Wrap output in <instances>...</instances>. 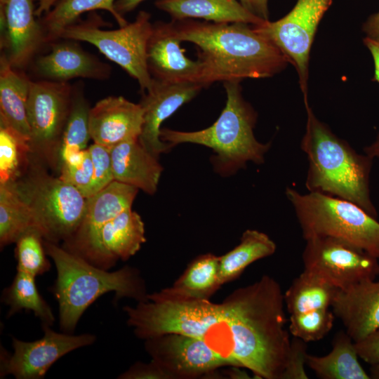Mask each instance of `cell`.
Instances as JSON below:
<instances>
[{
    "instance_id": "d4e9b609",
    "label": "cell",
    "mask_w": 379,
    "mask_h": 379,
    "mask_svg": "<svg viewBox=\"0 0 379 379\" xmlns=\"http://www.w3.org/2000/svg\"><path fill=\"white\" fill-rule=\"evenodd\" d=\"M219 257L207 253L194 258L182 275L168 288L148 296L170 300L209 299L221 286Z\"/></svg>"
},
{
    "instance_id": "f35d334b",
    "label": "cell",
    "mask_w": 379,
    "mask_h": 379,
    "mask_svg": "<svg viewBox=\"0 0 379 379\" xmlns=\"http://www.w3.org/2000/svg\"><path fill=\"white\" fill-rule=\"evenodd\" d=\"M358 356L371 366L379 364V328L355 342Z\"/></svg>"
},
{
    "instance_id": "74e56055",
    "label": "cell",
    "mask_w": 379,
    "mask_h": 379,
    "mask_svg": "<svg viewBox=\"0 0 379 379\" xmlns=\"http://www.w3.org/2000/svg\"><path fill=\"white\" fill-rule=\"evenodd\" d=\"M307 350L306 342L293 336L287 363L281 379H307L309 378L305 368L308 354Z\"/></svg>"
},
{
    "instance_id": "ffe728a7",
    "label": "cell",
    "mask_w": 379,
    "mask_h": 379,
    "mask_svg": "<svg viewBox=\"0 0 379 379\" xmlns=\"http://www.w3.org/2000/svg\"><path fill=\"white\" fill-rule=\"evenodd\" d=\"M331 309L352 340H361L379 328V281L366 280L338 290Z\"/></svg>"
},
{
    "instance_id": "277c9868",
    "label": "cell",
    "mask_w": 379,
    "mask_h": 379,
    "mask_svg": "<svg viewBox=\"0 0 379 379\" xmlns=\"http://www.w3.org/2000/svg\"><path fill=\"white\" fill-rule=\"evenodd\" d=\"M47 255L54 262L57 278L51 292L58 302L61 331L73 333L86 310L102 295L113 292L114 300L124 298L147 300L146 286L136 268L124 266L109 272L98 267L58 244L44 239Z\"/></svg>"
},
{
    "instance_id": "7c38bea8",
    "label": "cell",
    "mask_w": 379,
    "mask_h": 379,
    "mask_svg": "<svg viewBox=\"0 0 379 379\" xmlns=\"http://www.w3.org/2000/svg\"><path fill=\"white\" fill-rule=\"evenodd\" d=\"M44 336L34 341L12 338L13 352L4 349L1 353V378L12 375L17 379L43 378L50 367L64 355L91 345L96 336L91 333L73 335L58 333L48 325H41Z\"/></svg>"
},
{
    "instance_id": "cb8c5ba5",
    "label": "cell",
    "mask_w": 379,
    "mask_h": 379,
    "mask_svg": "<svg viewBox=\"0 0 379 379\" xmlns=\"http://www.w3.org/2000/svg\"><path fill=\"white\" fill-rule=\"evenodd\" d=\"M31 80L13 67L4 52L0 58V123L29 140L27 106Z\"/></svg>"
},
{
    "instance_id": "484cf974",
    "label": "cell",
    "mask_w": 379,
    "mask_h": 379,
    "mask_svg": "<svg viewBox=\"0 0 379 379\" xmlns=\"http://www.w3.org/2000/svg\"><path fill=\"white\" fill-rule=\"evenodd\" d=\"M355 342L345 331H338L332 350L325 356L307 354L306 365L321 379H369L359 361Z\"/></svg>"
},
{
    "instance_id": "30bf717a",
    "label": "cell",
    "mask_w": 379,
    "mask_h": 379,
    "mask_svg": "<svg viewBox=\"0 0 379 379\" xmlns=\"http://www.w3.org/2000/svg\"><path fill=\"white\" fill-rule=\"evenodd\" d=\"M332 0H297L285 16L274 22L265 20L253 25L295 68L305 104L308 103L310 50L321 20Z\"/></svg>"
},
{
    "instance_id": "4fadbf2b",
    "label": "cell",
    "mask_w": 379,
    "mask_h": 379,
    "mask_svg": "<svg viewBox=\"0 0 379 379\" xmlns=\"http://www.w3.org/2000/svg\"><path fill=\"white\" fill-rule=\"evenodd\" d=\"M138 190L134 186L114 180L88 198L78 230L69 240L63 242L62 247L103 269L99 246L100 232L107 222L131 208Z\"/></svg>"
},
{
    "instance_id": "9c48e42d",
    "label": "cell",
    "mask_w": 379,
    "mask_h": 379,
    "mask_svg": "<svg viewBox=\"0 0 379 379\" xmlns=\"http://www.w3.org/2000/svg\"><path fill=\"white\" fill-rule=\"evenodd\" d=\"M74 91L69 82H30L27 115L31 154L53 169L58 168V147L72 110Z\"/></svg>"
},
{
    "instance_id": "ac0fdd59",
    "label": "cell",
    "mask_w": 379,
    "mask_h": 379,
    "mask_svg": "<svg viewBox=\"0 0 379 379\" xmlns=\"http://www.w3.org/2000/svg\"><path fill=\"white\" fill-rule=\"evenodd\" d=\"M143 109L140 104L122 96H108L90 109L88 124L91 139L109 148L141 134Z\"/></svg>"
},
{
    "instance_id": "836d02e7",
    "label": "cell",
    "mask_w": 379,
    "mask_h": 379,
    "mask_svg": "<svg viewBox=\"0 0 379 379\" xmlns=\"http://www.w3.org/2000/svg\"><path fill=\"white\" fill-rule=\"evenodd\" d=\"M15 243V256L17 260V271L36 277L50 270L51 262L46 258L44 238L37 230H29Z\"/></svg>"
},
{
    "instance_id": "ab89813d",
    "label": "cell",
    "mask_w": 379,
    "mask_h": 379,
    "mask_svg": "<svg viewBox=\"0 0 379 379\" xmlns=\"http://www.w3.org/2000/svg\"><path fill=\"white\" fill-rule=\"evenodd\" d=\"M120 379H168V376L153 361L149 364L137 362L117 377Z\"/></svg>"
},
{
    "instance_id": "52a82bcc",
    "label": "cell",
    "mask_w": 379,
    "mask_h": 379,
    "mask_svg": "<svg viewBox=\"0 0 379 379\" xmlns=\"http://www.w3.org/2000/svg\"><path fill=\"white\" fill-rule=\"evenodd\" d=\"M13 183L44 240L58 244L74 234L87 200L75 187L48 174L32 155L27 169Z\"/></svg>"
},
{
    "instance_id": "e575fe53",
    "label": "cell",
    "mask_w": 379,
    "mask_h": 379,
    "mask_svg": "<svg viewBox=\"0 0 379 379\" xmlns=\"http://www.w3.org/2000/svg\"><path fill=\"white\" fill-rule=\"evenodd\" d=\"M335 317L332 309L291 314L288 318V331L292 336L307 343L318 341L331 331Z\"/></svg>"
},
{
    "instance_id": "7a4b0ae2",
    "label": "cell",
    "mask_w": 379,
    "mask_h": 379,
    "mask_svg": "<svg viewBox=\"0 0 379 379\" xmlns=\"http://www.w3.org/2000/svg\"><path fill=\"white\" fill-rule=\"evenodd\" d=\"M177 37L196 45L201 64L200 84L241 81L274 76L289 62L253 25L218 23L192 19L173 20Z\"/></svg>"
},
{
    "instance_id": "d590c367",
    "label": "cell",
    "mask_w": 379,
    "mask_h": 379,
    "mask_svg": "<svg viewBox=\"0 0 379 379\" xmlns=\"http://www.w3.org/2000/svg\"><path fill=\"white\" fill-rule=\"evenodd\" d=\"M59 178L75 187L88 199L93 179V165L88 149L73 154L60 165Z\"/></svg>"
},
{
    "instance_id": "d6986e66",
    "label": "cell",
    "mask_w": 379,
    "mask_h": 379,
    "mask_svg": "<svg viewBox=\"0 0 379 379\" xmlns=\"http://www.w3.org/2000/svg\"><path fill=\"white\" fill-rule=\"evenodd\" d=\"M63 39L51 44V51L36 58L34 69L43 79L68 82L75 78L105 80L111 67L84 51L77 41Z\"/></svg>"
},
{
    "instance_id": "7dc6e473",
    "label": "cell",
    "mask_w": 379,
    "mask_h": 379,
    "mask_svg": "<svg viewBox=\"0 0 379 379\" xmlns=\"http://www.w3.org/2000/svg\"><path fill=\"white\" fill-rule=\"evenodd\" d=\"M370 371H371V375H370L371 378H372L379 379V364L371 366Z\"/></svg>"
},
{
    "instance_id": "83f0119b",
    "label": "cell",
    "mask_w": 379,
    "mask_h": 379,
    "mask_svg": "<svg viewBox=\"0 0 379 379\" xmlns=\"http://www.w3.org/2000/svg\"><path fill=\"white\" fill-rule=\"evenodd\" d=\"M338 290L323 279L303 270L284 293L285 306L289 315L331 309Z\"/></svg>"
},
{
    "instance_id": "8d00e7d4",
    "label": "cell",
    "mask_w": 379,
    "mask_h": 379,
    "mask_svg": "<svg viewBox=\"0 0 379 379\" xmlns=\"http://www.w3.org/2000/svg\"><path fill=\"white\" fill-rule=\"evenodd\" d=\"M87 149L92 159L94 171L89 194V197H91L102 190L114 179L110 148L93 142Z\"/></svg>"
},
{
    "instance_id": "ee69618b",
    "label": "cell",
    "mask_w": 379,
    "mask_h": 379,
    "mask_svg": "<svg viewBox=\"0 0 379 379\" xmlns=\"http://www.w3.org/2000/svg\"><path fill=\"white\" fill-rule=\"evenodd\" d=\"M145 0H116L114 7L119 14H124L133 11L140 3Z\"/></svg>"
},
{
    "instance_id": "7bdbcfd3",
    "label": "cell",
    "mask_w": 379,
    "mask_h": 379,
    "mask_svg": "<svg viewBox=\"0 0 379 379\" xmlns=\"http://www.w3.org/2000/svg\"><path fill=\"white\" fill-rule=\"evenodd\" d=\"M364 44L370 51L374 62V77L373 80L379 84V42L364 37Z\"/></svg>"
},
{
    "instance_id": "3957f363",
    "label": "cell",
    "mask_w": 379,
    "mask_h": 379,
    "mask_svg": "<svg viewBox=\"0 0 379 379\" xmlns=\"http://www.w3.org/2000/svg\"><path fill=\"white\" fill-rule=\"evenodd\" d=\"M305 106L307 121L300 146L308 161L306 188L350 201L377 218L370 192L373 159L357 152L315 116L308 103Z\"/></svg>"
},
{
    "instance_id": "9a60e30c",
    "label": "cell",
    "mask_w": 379,
    "mask_h": 379,
    "mask_svg": "<svg viewBox=\"0 0 379 379\" xmlns=\"http://www.w3.org/2000/svg\"><path fill=\"white\" fill-rule=\"evenodd\" d=\"M204 88L199 83H168L152 78L149 88L142 92L143 125L139 140L152 154L159 157L171 147L160 138L161 124L180 107Z\"/></svg>"
},
{
    "instance_id": "1f68e13d",
    "label": "cell",
    "mask_w": 379,
    "mask_h": 379,
    "mask_svg": "<svg viewBox=\"0 0 379 379\" xmlns=\"http://www.w3.org/2000/svg\"><path fill=\"white\" fill-rule=\"evenodd\" d=\"M90 109L82 88L75 86L72 110L58 147V168L65 159L87 149L88 142L91 139L88 124Z\"/></svg>"
},
{
    "instance_id": "5b68a950",
    "label": "cell",
    "mask_w": 379,
    "mask_h": 379,
    "mask_svg": "<svg viewBox=\"0 0 379 379\" xmlns=\"http://www.w3.org/2000/svg\"><path fill=\"white\" fill-rule=\"evenodd\" d=\"M226 105L218 119L209 127L197 131H180L163 128L160 138L172 147L181 143H193L213 150L212 164L223 176L246 167L248 161L264 162L270 143H262L255 137L253 129L257 113L241 93L240 81H224Z\"/></svg>"
},
{
    "instance_id": "f6af8a7d",
    "label": "cell",
    "mask_w": 379,
    "mask_h": 379,
    "mask_svg": "<svg viewBox=\"0 0 379 379\" xmlns=\"http://www.w3.org/2000/svg\"><path fill=\"white\" fill-rule=\"evenodd\" d=\"M57 0H37L38 5L35 9L36 17H41L48 11L54 5Z\"/></svg>"
},
{
    "instance_id": "8fae6325",
    "label": "cell",
    "mask_w": 379,
    "mask_h": 379,
    "mask_svg": "<svg viewBox=\"0 0 379 379\" xmlns=\"http://www.w3.org/2000/svg\"><path fill=\"white\" fill-rule=\"evenodd\" d=\"M305 241L302 255L304 270L338 290L374 280L378 275V259L347 241L321 237Z\"/></svg>"
},
{
    "instance_id": "b9f144b4",
    "label": "cell",
    "mask_w": 379,
    "mask_h": 379,
    "mask_svg": "<svg viewBox=\"0 0 379 379\" xmlns=\"http://www.w3.org/2000/svg\"><path fill=\"white\" fill-rule=\"evenodd\" d=\"M362 30L366 36L379 42V9L364 22Z\"/></svg>"
},
{
    "instance_id": "4316f807",
    "label": "cell",
    "mask_w": 379,
    "mask_h": 379,
    "mask_svg": "<svg viewBox=\"0 0 379 379\" xmlns=\"http://www.w3.org/2000/svg\"><path fill=\"white\" fill-rule=\"evenodd\" d=\"M277 246L270 237L256 230H246L240 243L219 257V281L222 285L239 277L251 264L270 256Z\"/></svg>"
},
{
    "instance_id": "2e32d148",
    "label": "cell",
    "mask_w": 379,
    "mask_h": 379,
    "mask_svg": "<svg viewBox=\"0 0 379 379\" xmlns=\"http://www.w3.org/2000/svg\"><path fill=\"white\" fill-rule=\"evenodd\" d=\"M181 42L172 21L153 24L147 46V68L152 78L173 84H200L201 64L185 55Z\"/></svg>"
},
{
    "instance_id": "603a6c76",
    "label": "cell",
    "mask_w": 379,
    "mask_h": 379,
    "mask_svg": "<svg viewBox=\"0 0 379 379\" xmlns=\"http://www.w3.org/2000/svg\"><path fill=\"white\" fill-rule=\"evenodd\" d=\"M154 4L173 20L201 18L218 23L253 25L265 21L246 9L239 0H157Z\"/></svg>"
},
{
    "instance_id": "f1b7e54d",
    "label": "cell",
    "mask_w": 379,
    "mask_h": 379,
    "mask_svg": "<svg viewBox=\"0 0 379 379\" xmlns=\"http://www.w3.org/2000/svg\"><path fill=\"white\" fill-rule=\"evenodd\" d=\"M116 0H57L51 8L39 20L46 42L58 40L62 30L77 22L80 15L95 10H105L116 20L120 27L128 22L116 11Z\"/></svg>"
},
{
    "instance_id": "d6a6232c",
    "label": "cell",
    "mask_w": 379,
    "mask_h": 379,
    "mask_svg": "<svg viewBox=\"0 0 379 379\" xmlns=\"http://www.w3.org/2000/svg\"><path fill=\"white\" fill-rule=\"evenodd\" d=\"M29 140L11 127L0 123V182L15 181L31 159Z\"/></svg>"
},
{
    "instance_id": "6da1fadb",
    "label": "cell",
    "mask_w": 379,
    "mask_h": 379,
    "mask_svg": "<svg viewBox=\"0 0 379 379\" xmlns=\"http://www.w3.org/2000/svg\"><path fill=\"white\" fill-rule=\"evenodd\" d=\"M284 307L279 284L262 275L220 303L147 295V301L123 310L140 339L171 333L196 337L231 366L247 368L258 378L281 379L291 340Z\"/></svg>"
},
{
    "instance_id": "e0dca14e",
    "label": "cell",
    "mask_w": 379,
    "mask_h": 379,
    "mask_svg": "<svg viewBox=\"0 0 379 379\" xmlns=\"http://www.w3.org/2000/svg\"><path fill=\"white\" fill-rule=\"evenodd\" d=\"M34 0H8L0 15L3 47L11 65L22 69L29 65L46 43L43 28L36 19Z\"/></svg>"
},
{
    "instance_id": "4dcf8cb0",
    "label": "cell",
    "mask_w": 379,
    "mask_h": 379,
    "mask_svg": "<svg viewBox=\"0 0 379 379\" xmlns=\"http://www.w3.org/2000/svg\"><path fill=\"white\" fill-rule=\"evenodd\" d=\"M1 300L9 307L7 317L25 310L32 311L41 325L51 326L55 321L51 307L39 293L35 277L29 274L17 271L11 285L2 291Z\"/></svg>"
},
{
    "instance_id": "ba28073f",
    "label": "cell",
    "mask_w": 379,
    "mask_h": 379,
    "mask_svg": "<svg viewBox=\"0 0 379 379\" xmlns=\"http://www.w3.org/2000/svg\"><path fill=\"white\" fill-rule=\"evenodd\" d=\"M150 13L140 11L133 22L119 29H101L102 19L97 15L77 20L65 28L60 39L88 42L107 59L123 68L139 84L142 92L152 81L147 63V42L152 31Z\"/></svg>"
},
{
    "instance_id": "44dd1931",
    "label": "cell",
    "mask_w": 379,
    "mask_h": 379,
    "mask_svg": "<svg viewBox=\"0 0 379 379\" xmlns=\"http://www.w3.org/2000/svg\"><path fill=\"white\" fill-rule=\"evenodd\" d=\"M110 153L115 180L151 195L156 192L163 168L158 158L142 145L139 138L113 146Z\"/></svg>"
},
{
    "instance_id": "8992f818",
    "label": "cell",
    "mask_w": 379,
    "mask_h": 379,
    "mask_svg": "<svg viewBox=\"0 0 379 379\" xmlns=\"http://www.w3.org/2000/svg\"><path fill=\"white\" fill-rule=\"evenodd\" d=\"M305 240L321 237L343 239L379 259V222L357 204L317 192L301 194L287 187Z\"/></svg>"
},
{
    "instance_id": "c3c4849f",
    "label": "cell",
    "mask_w": 379,
    "mask_h": 379,
    "mask_svg": "<svg viewBox=\"0 0 379 379\" xmlns=\"http://www.w3.org/2000/svg\"><path fill=\"white\" fill-rule=\"evenodd\" d=\"M378 275H379V265H378Z\"/></svg>"
},
{
    "instance_id": "60d3db41",
    "label": "cell",
    "mask_w": 379,
    "mask_h": 379,
    "mask_svg": "<svg viewBox=\"0 0 379 379\" xmlns=\"http://www.w3.org/2000/svg\"><path fill=\"white\" fill-rule=\"evenodd\" d=\"M242 5L255 15L269 20L268 0H239Z\"/></svg>"
},
{
    "instance_id": "5bb4252c",
    "label": "cell",
    "mask_w": 379,
    "mask_h": 379,
    "mask_svg": "<svg viewBox=\"0 0 379 379\" xmlns=\"http://www.w3.org/2000/svg\"><path fill=\"white\" fill-rule=\"evenodd\" d=\"M144 346L168 378H195L231 366L204 341L190 335L166 333L145 340Z\"/></svg>"
},
{
    "instance_id": "f546056e",
    "label": "cell",
    "mask_w": 379,
    "mask_h": 379,
    "mask_svg": "<svg viewBox=\"0 0 379 379\" xmlns=\"http://www.w3.org/2000/svg\"><path fill=\"white\" fill-rule=\"evenodd\" d=\"M36 230L33 215L18 194L13 181L0 182V246L15 243L25 233Z\"/></svg>"
},
{
    "instance_id": "bcb514c9",
    "label": "cell",
    "mask_w": 379,
    "mask_h": 379,
    "mask_svg": "<svg viewBox=\"0 0 379 379\" xmlns=\"http://www.w3.org/2000/svg\"><path fill=\"white\" fill-rule=\"evenodd\" d=\"M364 152L373 159L379 158V132L374 141L364 147Z\"/></svg>"
},
{
    "instance_id": "7402d4cb",
    "label": "cell",
    "mask_w": 379,
    "mask_h": 379,
    "mask_svg": "<svg viewBox=\"0 0 379 379\" xmlns=\"http://www.w3.org/2000/svg\"><path fill=\"white\" fill-rule=\"evenodd\" d=\"M145 225L131 208L107 222L101 229L99 246L103 269L109 270L118 260H126L145 243Z\"/></svg>"
}]
</instances>
